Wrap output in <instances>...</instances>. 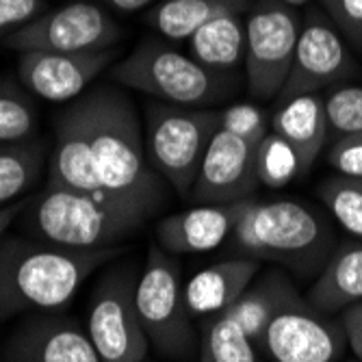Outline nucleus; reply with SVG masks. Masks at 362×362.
I'll list each match as a JSON object with an SVG mask.
<instances>
[{
	"instance_id": "1",
	"label": "nucleus",
	"mask_w": 362,
	"mask_h": 362,
	"mask_svg": "<svg viewBox=\"0 0 362 362\" xmlns=\"http://www.w3.org/2000/svg\"><path fill=\"white\" fill-rule=\"evenodd\" d=\"M76 105L85 119L98 170L111 200L154 219L168 204V182L150 168L139 113L113 83L87 89Z\"/></svg>"
},
{
	"instance_id": "2",
	"label": "nucleus",
	"mask_w": 362,
	"mask_h": 362,
	"mask_svg": "<svg viewBox=\"0 0 362 362\" xmlns=\"http://www.w3.org/2000/svg\"><path fill=\"white\" fill-rule=\"evenodd\" d=\"M119 254L122 247L74 250L7 233L0 241V321L63 310L85 280Z\"/></svg>"
},
{
	"instance_id": "3",
	"label": "nucleus",
	"mask_w": 362,
	"mask_h": 362,
	"mask_svg": "<svg viewBox=\"0 0 362 362\" xmlns=\"http://www.w3.org/2000/svg\"><path fill=\"white\" fill-rule=\"evenodd\" d=\"M245 256L272 260L300 276L321 272L334 252V230L317 209L306 202L252 200L233 233Z\"/></svg>"
},
{
	"instance_id": "4",
	"label": "nucleus",
	"mask_w": 362,
	"mask_h": 362,
	"mask_svg": "<svg viewBox=\"0 0 362 362\" xmlns=\"http://www.w3.org/2000/svg\"><path fill=\"white\" fill-rule=\"evenodd\" d=\"M16 221L20 233L33 239L74 250H103L119 247L141 233L150 219L91 195L46 185L26 197Z\"/></svg>"
},
{
	"instance_id": "5",
	"label": "nucleus",
	"mask_w": 362,
	"mask_h": 362,
	"mask_svg": "<svg viewBox=\"0 0 362 362\" xmlns=\"http://www.w3.org/2000/svg\"><path fill=\"white\" fill-rule=\"evenodd\" d=\"M113 83L152 95L154 100L180 107L217 105L235 91V78L213 72L172 42L141 40L130 54L109 70Z\"/></svg>"
},
{
	"instance_id": "6",
	"label": "nucleus",
	"mask_w": 362,
	"mask_h": 362,
	"mask_svg": "<svg viewBox=\"0 0 362 362\" xmlns=\"http://www.w3.org/2000/svg\"><path fill=\"white\" fill-rule=\"evenodd\" d=\"M217 130L219 113L213 109L148 103L144 141L150 168L187 197Z\"/></svg>"
},
{
	"instance_id": "7",
	"label": "nucleus",
	"mask_w": 362,
	"mask_h": 362,
	"mask_svg": "<svg viewBox=\"0 0 362 362\" xmlns=\"http://www.w3.org/2000/svg\"><path fill=\"white\" fill-rule=\"evenodd\" d=\"M139 274L130 260L113 265L89 295L85 330L103 362H144L150 351L137 310Z\"/></svg>"
},
{
	"instance_id": "8",
	"label": "nucleus",
	"mask_w": 362,
	"mask_h": 362,
	"mask_svg": "<svg viewBox=\"0 0 362 362\" xmlns=\"http://www.w3.org/2000/svg\"><path fill=\"white\" fill-rule=\"evenodd\" d=\"M139 319L156 354L174 360L193 356L200 339H195L191 313L182 295V269L174 254L150 247L137 282Z\"/></svg>"
},
{
	"instance_id": "9",
	"label": "nucleus",
	"mask_w": 362,
	"mask_h": 362,
	"mask_svg": "<svg viewBox=\"0 0 362 362\" xmlns=\"http://www.w3.org/2000/svg\"><path fill=\"white\" fill-rule=\"evenodd\" d=\"M245 78L247 91L258 100L278 98L293 65L302 16L280 0H254L245 18Z\"/></svg>"
},
{
	"instance_id": "10",
	"label": "nucleus",
	"mask_w": 362,
	"mask_h": 362,
	"mask_svg": "<svg viewBox=\"0 0 362 362\" xmlns=\"http://www.w3.org/2000/svg\"><path fill=\"white\" fill-rule=\"evenodd\" d=\"M124 28L109 9L91 0L48 9L3 44L16 52H98L117 48Z\"/></svg>"
},
{
	"instance_id": "11",
	"label": "nucleus",
	"mask_w": 362,
	"mask_h": 362,
	"mask_svg": "<svg viewBox=\"0 0 362 362\" xmlns=\"http://www.w3.org/2000/svg\"><path fill=\"white\" fill-rule=\"evenodd\" d=\"M356 74L358 61L341 30L323 13V9H310L302 18L298 48L278 100L345 85V81Z\"/></svg>"
},
{
	"instance_id": "12",
	"label": "nucleus",
	"mask_w": 362,
	"mask_h": 362,
	"mask_svg": "<svg viewBox=\"0 0 362 362\" xmlns=\"http://www.w3.org/2000/svg\"><path fill=\"white\" fill-rule=\"evenodd\" d=\"M345 343L341 323L300 298L272 319L260 347L276 362H334Z\"/></svg>"
},
{
	"instance_id": "13",
	"label": "nucleus",
	"mask_w": 362,
	"mask_h": 362,
	"mask_svg": "<svg viewBox=\"0 0 362 362\" xmlns=\"http://www.w3.org/2000/svg\"><path fill=\"white\" fill-rule=\"evenodd\" d=\"M3 362H103L81 323L61 310L26 315L0 347Z\"/></svg>"
},
{
	"instance_id": "14",
	"label": "nucleus",
	"mask_w": 362,
	"mask_h": 362,
	"mask_svg": "<svg viewBox=\"0 0 362 362\" xmlns=\"http://www.w3.org/2000/svg\"><path fill=\"white\" fill-rule=\"evenodd\" d=\"M119 48L98 52H20L18 81L50 103H72L117 59Z\"/></svg>"
},
{
	"instance_id": "15",
	"label": "nucleus",
	"mask_w": 362,
	"mask_h": 362,
	"mask_svg": "<svg viewBox=\"0 0 362 362\" xmlns=\"http://www.w3.org/2000/svg\"><path fill=\"white\" fill-rule=\"evenodd\" d=\"M256 148L226 130H217L189 193L197 204H233L252 200L258 187Z\"/></svg>"
},
{
	"instance_id": "16",
	"label": "nucleus",
	"mask_w": 362,
	"mask_h": 362,
	"mask_svg": "<svg viewBox=\"0 0 362 362\" xmlns=\"http://www.w3.org/2000/svg\"><path fill=\"white\" fill-rule=\"evenodd\" d=\"M46 185L68 189L74 193H85V195L95 197V200H103L107 204L124 209L111 200V195L105 189L87 126H85V119L81 115L76 100H72L68 107L61 109L54 115V146L48 156V182Z\"/></svg>"
},
{
	"instance_id": "17",
	"label": "nucleus",
	"mask_w": 362,
	"mask_h": 362,
	"mask_svg": "<svg viewBox=\"0 0 362 362\" xmlns=\"http://www.w3.org/2000/svg\"><path fill=\"white\" fill-rule=\"evenodd\" d=\"M252 200L233 204H197L182 213L163 217L154 228L158 247L170 254H202L219 247L228 237H233Z\"/></svg>"
},
{
	"instance_id": "18",
	"label": "nucleus",
	"mask_w": 362,
	"mask_h": 362,
	"mask_svg": "<svg viewBox=\"0 0 362 362\" xmlns=\"http://www.w3.org/2000/svg\"><path fill=\"white\" fill-rule=\"evenodd\" d=\"M260 274V260L250 256L226 258L193 274L182 284L191 317H215L233 306Z\"/></svg>"
},
{
	"instance_id": "19",
	"label": "nucleus",
	"mask_w": 362,
	"mask_h": 362,
	"mask_svg": "<svg viewBox=\"0 0 362 362\" xmlns=\"http://www.w3.org/2000/svg\"><path fill=\"white\" fill-rule=\"evenodd\" d=\"M272 133L280 135L300 156L302 176L308 174L327 144L323 95L308 93L278 100V107L272 113Z\"/></svg>"
},
{
	"instance_id": "20",
	"label": "nucleus",
	"mask_w": 362,
	"mask_h": 362,
	"mask_svg": "<svg viewBox=\"0 0 362 362\" xmlns=\"http://www.w3.org/2000/svg\"><path fill=\"white\" fill-rule=\"evenodd\" d=\"M306 302L323 315L343 313L351 304L362 302V241L334 247L315 278Z\"/></svg>"
},
{
	"instance_id": "21",
	"label": "nucleus",
	"mask_w": 362,
	"mask_h": 362,
	"mask_svg": "<svg viewBox=\"0 0 362 362\" xmlns=\"http://www.w3.org/2000/svg\"><path fill=\"white\" fill-rule=\"evenodd\" d=\"M254 0H160L146 11V24L168 42H189L195 30L228 13H247Z\"/></svg>"
},
{
	"instance_id": "22",
	"label": "nucleus",
	"mask_w": 362,
	"mask_h": 362,
	"mask_svg": "<svg viewBox=\"0 0 362 362\" xmlns=\"http://www.w3.org/2000/svg\"><path fill=\"white\" fill-rule=\"evenodd\" d=\"M247 48V28L243 13L221 16L189 37V50L195 61L204 68L230 74L245 63Z\"/></svg>"
},
{
	"instance_id": "23",
	"label": "nucleus",
	"mask_w": 362,
	"mask_h": 362,
	"mask_svg": "<svg viewBox=\"0 0 362 362\" xmlns=\"http://www.w3.org/2000/svg\"><path fill=\"white\" fill-rule=\"evenodd\" d=\"M295 300H300V295L293 282L280 272H267L258 282L250 284V288L228 308V313L239 321L243 332L260 345L272 319Z\"/></svg>"
},
{
	"instance_id": "24",
	"label": "nucleus",
	"mask_w": 362,
	"mask_h": 362,
	"mask_svg": "<svg viewBox=\"0 0 362 362\" xmlns=\"http://www.w3.org/2000/svg\"><path fill=\"white\" fill-rule=\"evenodd\" d=\"M48 156V144L40 137L0 141V206L16 204L35 189Z\"/></svg>"
},
{
	"instance_id": "25",
	"label": "nucleus",
	"mask_w": 362,
	"mask_h": 362,
	"mask_svg": "<svg viewBox=\"0 0 362 362\" xmlns=\"http://www.w3.org/2000/svg\"><path fill=\"white\" fill-rule=\"evenodd\" d=\"M197 351L200 362H260L256 343L228 310L202 323Z\"/></svg>"
},
{
	"instance_id": "26",
	"label": "nucleus",
	"mask_w": 362,
	"mask_h": 362,
	"mask_svg": "<svg viewBox=\"0 0 362 362\" xmlns=\"http://www.w3.org/2000/svg\"><path fill=\"white\" fill-rule=\"evenodd\" d=\"M40 113L33 93L11 78H0V141H24L37 135Z\"/></svg>"
},
{
	"instance_id": "27",
	"label": "nucleus",
	"mask_w": 362,
	"mask_h": 362,
	"mask_svg": "<svg viewBox=\"0 0 362 362\" xmlns=\"http://www.w3.org/2000/svg\"><path fill=\"white\" fill-rule=\"evenodd\" d=\"M319 197L351 237L362 241V178L332 176L319 185Z\"/></svg>"
},
{
	"instance_id": "28",
	"label": "nucleus",
	"mask_w": 362,
	"mask_h": 362,
	"mask_svg": "<svg viewBox=\"0 0 362 362\" xmlns=\"http://www.w3.org/2000/svg\"><path fill=\"white\" fill-rule=\"evenodd\" d=\"M256 176L258 185L269 189H282L302 176L300 156L272 130L256 148Z\"/></svg>"
},
{
	"instance_id": "29",
	"label": "nucleus",
	"mask_w": 362,
	"mask_h": 362,
	"mask_svg": "<svg viewBox=\"0 0 362 362\" xmlns=\"http://www.w3.org/2000/svg\"><path fill=\"white\" fill-rule=\"evenodd\" d=\"M325 119H327V141L334 144L341 137L362 133V87L339 85L327 95Z\"/></svg>"
},
{
	"instance_id": "30",
	"label": "nucleus",
	"mask_w": 362,
	"mask_h": 362,
	"mask_svg": "<svg viewBox=\"0 0 362 362\" xmlns=\"http://www.w3.org/2000/svg\"><path fill=\"white\" fill-rule=\"evenodd\" d=\"M217 113H219V130L233 133L252 144H260L272 128V117L267 115V111L250 103L230 105Z\"/></svg>"
},
{
	"instance_id": "31",
	"label": "nucleus",
	"mask_w": 362,
	"mask_h": 362,
	"mask_svg": "<svg viewBox=\"0 0 362 362\" xmlns=\"http://www.w3.org/2000/svg\"><path fill=\"white\" fill-rule=\"evenodd\" d=\"M351 50L362 52V0H319Z\"/></svg>"
},
{
	"instance_id": "32",
	"label": "nucleus",
	"mask_w": 362,
	"mask_h": 362,
	"mask_svg": "<svg viewBox=\"0 0 362 362\" xmlns=\"http://www.w3.org/2000/svg\"><path fill=\"white\" fill-rule=\"evenodd\" d=\"M46 0H0V40H7L48 11Z\"/></svg>"
},
{
	"instance_id": "33",
	"label": "nucleus",
	"mask_w": 362,
	"mask_h": 362,
	"mask_svg": "<svg viewBox=\"0 0 362 362\" xmlns=\"http://www.w3.org/2000/svg\"><path fill=\"white\" fill-rule=\"evenodd\" d=\"M327 165L341 176L362 178V133H354L330 144Z\"/></svg>"
},
{
	"instance_id": "34",
	"label": "nucleus",
	"mask_w": 362,
	"mask_h": 362,
	"mask_svg": "<svg viewBox=\"0 0 362 362\" xmlns=\"http://www.w3.org/2000/svg\"><path fill=\"white\" fill-rule=\"evenodd\" d=\"M339 323H341L343 332H345L347 345L351 347L356 358L362 360V302L351 304L349 308H345L341 313Z\"/></svg>"
},
{
	"instance_id": "35",
	"label": "nucleus",
	"mask_w": 362,
	"mask_h": 362,
	"mask_svg": "<svg viewBox=\"0 0 362 362\" xmlns=\"http://www.w3.org/2000/svg\"><path fill=\"white\" fill-rule=\"evenodd\" d=\"M91 3L103 5L105 9L115 11V13L130 16V13H137V11H144V9L152 7L156 0H91Z\"/></svg>"
},
{
	"instance_id": "36",
	"label": "nucleus",
	"mask_w": 362,
	"mask_h": 362,
	"mask_svg": "<svg viewBox=\"0 0 362 362\" xmlns=\"http://www.w3.org/2000/svg\"><path fill=\"white\" fill-rule=\"evenodd\" d=\"M24 202H26V197H24V200H20V202H16V204L0 206V241H3V237L9 233L11 223H13V221L18 219V215L22 213Z\"/></svg>"
},
{
	"instance_id": "37",
	"label": "nucleus",
	"mask_w": 362,
	"mask_h": 362,
	"mask_svg": "<svg viewBox=\"0 0 362 362\" xmlns=\"http://www.w3.org/2000/svg\"><path fill=\"white\" fill-rule=\"evenodd\" d=\"M280 3H284V5H291V7H298V5H304V3H308V0H280Z\"/></svg>"
},
{
	"instance_id": "38",
	"label": "nucleus",
	"mask_w": 362,
	"mask_h": 362,
	"mask_svg": "<svg viewBox=\"0 0 362 362\" xmlns=\"http://www.w3.org/2000/svg\"><path fill=\"white\" fill-rule=\"evenodd\" d=\"M354 362H362V360H354Z\"/></svg>"
}]
</instances>
